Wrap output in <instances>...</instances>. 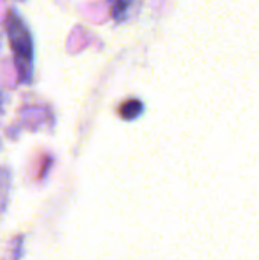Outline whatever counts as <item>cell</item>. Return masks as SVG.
<instances>
[{"label": "cell", "instance_id": "1", "mask_svg": "<svg viewBox=\"0 0 259 260\" xmlns=\"http://www.w3.org/2000/svg\"><path fill=\"white\" fill-rule=\"evenodd\" d=\"M8 34H9V41L12 46V52L17 58L18 67L23 62L26 73H31V66H32V40L29 35L27 27L21 21L17 14L11 12L8 17Z\"/></svg>", "mask_w": 259, "mask_h": 260}, {"label": "cell", "instance_id": "2", "mask_svg": "<svg viewBox=\"0 0 259 260\" xmlns=\"http://www.w3.org/2000/svg\"><path fill=\"white\" fill-rule=\"evenodd\" d=\"M140 111H142V104L137 99H130L121 107V116L125 120H131V119L137 117L140 114Z\"/></svg>", "mask_w": 259, "mask_h": 260}, {"label": "cell", "instance_id": "3", "mask_svg": "<svg viewBox=\"0 0 259 260\" xmlns=\"http://www.w3.org/2000/svg\"><path fill=\"white\" fill-rule=\"evenodd\" d=\"M131 3V0H116V8H114V15L118 17V14H121L122 11L127 9V6Z\"/></svg>", "mask_w": 259, "mask_h": 260}]
</instances>
